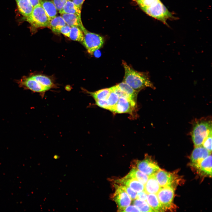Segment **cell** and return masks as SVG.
I'll list each match as a JSON object with an SVG mask.
<instances>
[{
  "instance_id": "8fae6325",
  "label": "cell",
  "mask_w": 212,
  "mask_h": 212,
  "mask_svg": "<svg viewBox=\"0 0 212 212\" xmlns=\"http://www.w3.org/2000/svg\"><path fill=\"white\" fill-rule=\"evenodd\" d=\"M136 102L130 98H119L114 112L118 113H127L132 114L136 107Z\"/></svg>"
},
{
  "instance_id": "1f68e13d",
  "label": "cell",
  "mask_w": 212,
  "mask_h": 212,
  "mask_svg": "<svg viewBox=\"0 0 212 212\" xmlns=\"http://www.w3.org/2000/svg\"><path fill=\"white\" fill-rule=\"evenodd\" d=\"M71 27L66 24L62 27L59 30V33H62L67 37H69Z\"/></svg>"
},
{
  "instance_id": "cb8c5ba5",
  "label": "cell",
  "mask_w": 212,
  "mask_h": 212,
  "mask_svg": "<svg viewBox=\"0 0 212 212\" xmlns=\"http://www.w3.org/2000/svg\"><path fill=\"white\" fill-rule=\"evenodd\" d=\"M111 91V88H110L101 89L92 92H87L94 98L95 101L107 99Z\"/></svg>"
},
{
  "instance_id": "9a60e30c",
  "label": "cell",
  "mask_w": 212,
  "mask_h": 212,
  "mask_svg": "<svg viewBox=\"0 0 212 212\" xmlns=\"http://www.w3.org/2000/svg\"><path fill=\"white\" fill-rule=\"evenodd\" d=\"M161 188L154 174L149 176L148 180L144 185V191L148 194H156Z\"/></svg>"
},
{
  "instance_id": "f1b7e54d",
  "label": "cell",
  "mask_w": 212,
  "mask_h": 212,
  "mask_svg": "<svg viewBox=\"0 0 212 212\" xmlns=\"http://www.w3.org/2000/svg\"><path fill=\"white\" fill-rule=\"evenodd\" d=\"M202 145L210 152L212 151V132L205 139Z\"/></svg>"
},
{
  "instance_id": "2e32d148",
  "label": "cell",
  "mask_w": 212,
  "mask_h": 212,
  "mask_svg": "<svg viewBox=\"0 0 212 212\" xmlns=\"http://www.w3.org/2000/svg\"><path fill=\"white\" fill-rule=\"evenodd\" d=\"M40 4L44 9L49 20L57 16V10L52 0H41Z\"/></svg>"
},
{
  "instance_id": "e0dca14e",
  "label": "cell",
  "mask_w": 212,
  "mask_h": 212,
  "mask_svg": "<svg viewBox=\"0 0 212 212\" xmlns=\"http://www.w3.org/2000/svg\"><path fill=\"white\" fill-rule=\"evenodd\" d=\"M61 16L66 24L71 27L76 26L81 29L84 26L81 17L73 14H63Z\"/></svg>"
},
{
  "instance_id": "d6a6232c",
  "label": "cell",
  "mask_w": 212,
  "mask_h": 212,
  "mask_svg": "<svg viewBox=\"0 0 212 212\" xmlns=\"http://www.w3.org/2000/svg\"><path fill=\"white\" fill-rule=\"evenodd\" d=\"M96 104L98 106L104 109L108 110L109 106L107 99L95 100Z\"/></svg>"
},
{
  "instance_id": "3957f363",
  "label": "cell",
  "mask_w": 212,
  "mask_h": 212,
  "mask_svg": "<svg viewBox=\"0 0 212 212\" xmlns=\"http://www.w3.org/2000/svg\"><path fill=\"white\" fill-rule=\"evenodd\" d=\"M212 132L211 121L198 120L194 125L191 136L195 147L202 145L205 139Z\"/></svg>"
},
{
  "instance_id": "9c48e42d",
  "label": "cell",
  "mask_w": 212,
  "mask_h": 212,
  "mask_svg": "<svg viewBox=\"0 0 212 212\" xmlns=\"http://www.w3.org/2000/svg\"><path fill=\"white\" fill-rule=\"evenodd\" d=\"M155 177L161 187H170L175 188L178 184V176L174 174L160 169L154 174Z\"/></svg>"
},
{
  "instance_id": "d6986e66",
  "label": "cell",
  "mask_w": 212,
  "mask_h": 212,
  "mask_svg": "<svg viewBox=\"0 0 212 212\" xmlns=\"http://www.w3.org/2000/svg\"><path fill=\"white\" fill-rule=\"evenodd\" d=\"M81 11L72 1L67 0L62 10L59 13L61 15L63 14H73L81 17Z\"/></svg>"
},
{
  "instance_id": "8d00e7d4",
  "label": "cell",
  "mask_w": 212,
  "mask_h": 212,
  "mask_svg": "<svg viewBox=\"0 0 212 212\" xmlns=\"http://www.w3.org/2000/svg\"><path fill=\"white\" fill-rule=\"evenodd\" d=\"M31 4L34 7L37 5L40 4L41 0H29Z\"/></svg>"
},
{
  "instance_id": "ffe728a7",
  "label": "cell",
  "mask_w": 212,
  "mask_h": 212,
  "mask_svg": "<svg viewBox=\"0 0 212 212\" xmlns=\"http://www.w3.org/2000/svg\"><path fill=\"white\" fill-rule=\"evenodd\" d=\"M66 24L62 16H56L50 20L48 28L54 33L59 34L61 28Z\"/></svg>"
},
{
  "instance_id": "d4e9b609",
  "label": "cell",
  "mask_w": 212,
  "mask_h": 212,
  "mask_svg": "<svg viewBox=\"0 0 212 212\" xmlns=\"http://www.w3.org/2000/svg\"><path fill=\"white\" fill-rule=\"evenodd\" d=\"M69 38L72 40L82 42L84 38L83 32L78 27L72 26Z\"/></svg>"
},
{
  "instance_id": "f35d334b",
  "label": "cell",
  "mask_w": 212,
  "mask_h": 212,
  "mask_svg": "<svg viewBox=\"0 0 212 212\" xmlns=\"http://www.w3.org/2000/svg\"><path fill=\"white\" fill-rule=\"evenodd\" d=\"M71 0V1H72V0Z\"/></svg>"
},
{
  "instance_id": "ba28073f",
  "label": "cell",
  "mask_w": 212,
  "mask_h": 212,
  "mask_svg": "<svg viewBox=\"0 0 212 212\" xmlns=\"http://www.w3.org/2000/svg\"><path fill=\"white\" fill-rule=\"evenodd\" d=\"M114 186L115 191L112 198L117 206L118 211H122L130 205L132 199L121 185L115 184Z\"/></svg>"
},
{
  "instance_id": "8992f818",
  "label": "cell",
  "mask_w": 212,
  "mask_h": 212,
  "mask_svg": "<svg viewBox=\"0 0 212 212\" xmlns=\"http://www.w3.org/2000/svg\"><path fill=\"white\" fill-rule=\"evenodd\" d=\"M156 195L164 211L175 209L176 206L173 202L174 188L169 186L161 187Z\"/></svg>"
},
{
  "instance_id": "ac0fdd59",
  "label": "cell",
  "mask_w": 212,
  "mask_h": 212,
  "mask_svg": "<svg viewBox=\"0 0 212 212\" xmlns=\"http://www.w3.org/2000/svg\"><path fill=\"white\" fill-rule=\"evenodd\" d=\"M18 10L26 18L32 13L33 7L29 0H16Z\"/></svg>"
},
{
  "instance_id": "7a4b0ae2",
  "label": "cell",
  "mask_w": 212,
  "mask_h": 212,
  "mask_svg": "<svg viewBox=\"0 0 212 212\" xmlns=\"http://www.w3.org/2000/svg\"><path fill=\"white\" fill-rule=\"evenodd\" d=\"M141 9L150 16L167 24L168 19L174 18L160 0H135Z\"/></svg>"
},
{
  "instance_id": "4dcf8cb0",
  "label": "cell",
  "mask_w": 212,
  "mask_h": 212,
  "mask_svg": "<svg viewBox=\"0 0 212 212\" xmlns=\"http://www.w3.org/2000/svg\"><path fill=\"white\" fill-rule=\"evenodd\" d=\"M67 0H52L57 11L59 12Z\"/></svg>"
},
{
  "instance_id": "5b68a950",
  "label": "cell",
  "mask_w": 212,
  "mask_h": 212,
  "mask_svg": "<svg viewBox=\"0 0 212 212\" xmlns=\"http://www.w3.org/2000/svg\"><path fill=\"white\" fill-rule=\"evenodd\" d=\"M81 29L84 35L82 42L88 52L92 55L96 50L102 46L104 42V38L98 34L89 32L84 26Z\"/></svg>"
},
{
  "instance_id": "4fadbf2b",
  "label": "cell",
  "mask_w": 212,
  "mask_h": 212,
  "mask_svg": "<svg viewBox=\"0 0 212 212\" xmlns=\"http://www.w3.org/2000/svg\"><path fill=\"white\" fill-rule=\"evenodd\" d=\"M115 182L119 185L127 186L137 192L144 191V185L135 178L125 177L115 180Z\"/></svg>"
},
{
  "instance_id": "30bf717a",
  "label": "cell",
  "mask_w": 212,
  "mask_h": 212,
  "mask_svg": "<svg viewBox=\"0 0 212 212\" xmlns=\"http://www.w3.org/2000/svg\"><path fill=\"white\" fill-rule=\"evenodd\" d=\"M16 82L20 87L35 92H42L50 89L43 86L30 76H24L21 79L16 80Z\"/></svg>"
},
{
  "instance_id": "603a6c76",
  "label": "cell",
  "mask_w": 212,
  "mask_h": 212,
  "mask_svg": "<svg viewBox=\"0 0 212 212\" xmlns=\"http://www.w3.org/2000/svg\"><path fill=\"white\" fill-rule=\"evenodd\" d=\"M116 86L132 99L136 101L138 92L134 90L123 81L118 84Z\"/></svg>"
},
{
  "instance_id": "d590c367",
  "label": "cell",
  "mask_w": 212,
  "mask_h": 212,
  "mask_svg": "<svg viewBox=\"0 0 212 212\" xmlns=\"http://www.w3.org/2000/svg\"><path fill=\"white\" fill-rule=\"evenodd\" d=\"M85 0H72L73 3L80 9H82V4Z\"/></svg>"
},
{
  "instance_id": "7c38bea8",
  "label": "cell",
  "mask_w": 212,
  "mask_h": 212,
  "mask_svg": "<svg viewBox=\"0 0 212 212\" xmlns=\"http://www.w3.org/2000/svg\"><path fill=\"white\" fill-rule=\"evenodd\" d=\"M211 153L202 145L195 147L191 155L190 165L195 168Z\"/></svg>"
},
{
  "instance_id": "52a82bcc",
  "label": "cell",
  "mask_w": 212,
  "mask_h": 212,
  "mask_svg": "<svg viewBox=\"0 0 212 212\" xmlns=\"http://www.w3.org/2000/svg\"><path fill=\"white\" fill-rule=\"evenodd\" d=\"M132 168H136L148 176L154 174L159 169L157 163L148 155L143 160H135L132 163Z\"/></svg>"
},
{
  "instance_id": "4316f807",
  "label": "cell",
  "mask_w": 212,
  "mask_h": 212,
  "mask_svg": "<svg viewBox=\"0 0 212 212\" xmlns=\"http://www.w3.org/2000/svg\"><path fill=\"white\" fill-rule=\"evenodd\" d=\"M111 91L107 99V100L109 106L108 110L114 112L115 107L119 97L118 95L111 90Z\"/></svg>"
},
{
  "instance_id": "f546056e",
  "label": "cell",
  "mask_w": 212,
  "mask_h": 212,
  "mask_svg": "<svg viewBox=\"0 0 212 212\" xmlns=\"http://www.w3.org/2000/svg\"><path fill=\"white\" fill-rule=\"evenodd\" d=\"M121 185L122 186V188L125 190L132 200H135L137 199V192L127 186L124 185Z\"/></svg>"
},
{
  "instance_id": "74e56055",
  "label": "cell",
  "mask_w": 212,
  "mask_h": 212,
  "mask_svg": "<svg viewBox=\"0 0 212 212\" xmlns=\"http://www.w3.org/2000/svg\"><path fill=\"white\" fill-rule=\"evenodd\" d=\"M101 55L100 52H99V51H97L96 52L95 55L97 57H99Z\"/></svg>"
},
{
  "instance_id": "6da1fadb",
  "label": "cell",
  "mask_w": 212,
  "mask_h": 212,
  "mask_svg": "<svg viewBox=\"0 0 212 212\" xmlns=\"http://www.w3.org/2000/svg\"><path fill=\"white\" fill-rule=\"evenodd\" d=\"M122 64L125 72L123 82L134 90L138 92L146 87L155 88L148 73L135 70L124 61Z\"/></svg>"
},
{
  "instance_id": "836d02e7",
  "label": "cell",
  "mask_w": 212,
  "mask_h": 212,
  "mask_svg": "<svg viewBox=\"0 0 212 212\" xmlns=\"http://www.w3.org/2000/svg\"><path fill=\"white\" fill-rule=\"evenodd\" d=\"M147 194L144 191L138 192L137 193V199L146 201L147 198Z\"/></svg>"
},
{
  "instance_id": "44dd1931",
  "label": "cell",
  "mask_w": 212,
  "mask_h": 212,
  "mask_svg": "<svg viewBox=\"0 0 212 212\" xmlns=\"http://www.w3.org/2000/svg\"><path fill=\"white\" fill-rule=\"evenodd\" d=\"M125 177L135 178L143 184H145L148 180L149 176L138 169L133 168Z\"/></svg>"
},
{
  "instance_id": "5bb4252c",
  "label": "cell",
  "mask_w": 212,
  "mask_h": 212,
  "mask_svg": "<svg viewBox=\"0 0 212 212\" xmlns=\"http://www.w3.org/2000/svg\"><path fill=\"white\" fill-rule=\"evenodd\" d=\"M198 174L206 176H212V156L211 154L203 160L194 168Z\"/></svg>"
},
{
  "instance_id": "83f0119b",
  "label": "cell",
  "mask_w": 212,
  "mask_h": 212,
  "mask_svg": "<svg viewBox=\"0 0 212 212\" xmlns=\"http://www.w3.org/2000/svg\"><path fill=\"white\" fill-rule=\"evenodd\" d=\"M133 203L141 212L154 211L145 201L138 199L134 200Z\"/></svg>"
},
{
  "instance_id": "7402d4cb",
  "label": "cell",
  "mask_w": 212,
  "mask_h": 212,
  "mask_svg": "<svg viewBox=\"0 0 212 212\" xmlns=\"http://www.w3.org/2000/svg\"><path fill=\"white\" fill-rule=\"evenodd\" d=\"M146 201L154 211H164L156 194H148Z\"/></svg>"
},
{
  "instance_id": "277c9868",
  "label": "cell",
  "mask_w": 212,
  "mask_h": 212,
  "mask_svg": "<svg viewBox=\"0 0 212 212\" xmlns=\"http://www.w3.org/2000/svg\"><path fill=\"white\" fill-rule=\"evenodd\" d=\"M26 18L33 31L39 28L49 27L50 20L41 4L33 7L30 15Z\"/></svg>"
},
{
  "instance_id": "484cf974",
  "label": "cell",
  "mask_w": 212,
  "mask_h": 212,
  "mask_svg": "<svg viewBox=\"0 0 212 212\" xmlns=\"http://www.w3.org/2000/svg\"><path fill=\"white\" fill-rule=\"evenodd\" d=\"M30 76L43 86L51 88L53 85L51 80L45 75L38 74Z\"/></svg>"
},
{
  "instance_id": "e575fe53",
  "label": "cell",
  "mask_w": 212,
  "mask_h": 212,
  "mask_svg": "<svg viewBox=\"0 0 212 212\" xmlns=\"http://www.w3.org/2000/svg\"><path fill=\"white\" fill-rule=\"evenodd\" d=\"M122 211L130 212L136 211L140 212L139 209L135 205L129 206L124 208Z\"/></svg>"
}]
</instances>
